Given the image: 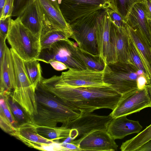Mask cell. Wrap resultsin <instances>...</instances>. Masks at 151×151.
<instances>
[{
    "label": "cell",
    "instance_id": "6da1fadb",
    "mask_svg": "<svg viewBox=\"0 0 151 151\" xmlns=\"http://www.w3.org/2000/svg\"><path fill=\"white\" fill-rule=\"evenodd\" d=\"M39 85L81 114L103 108L113 110L122 96L110 86L72 88L52 83L43 77Z\"/></svg>",
    "mask_w": 151,
    "mask_h": 151
},
{
    "label": "cell",
    "instance_id": "7a4b0ae2",
    "mask_svg": "<svg viewBox=\"0 0 151 151\" xmlns=\"http://www.w3.org/2000/svg\"><path fill=\"white\" fill-rule=\"evenodd\" d=\"M37 116L45 125L54 127L59 123L63 127L78 117L80 112L76 111L38 85L36 89Z\"/></svg>",
    "mask_w": 151,
    "mask_h": 151
},
{
    "label": "cell",
    "instance_id": "3957f363",
    "mask_svg": "<svg viewBox=\"0 0 151 151\" xmlns=\"http://www.w3.org/2000/svg\"><path fill=\"white\" fill-rule=\"evenodd\" d=\"M10 49L13 64L15 87L9 96L28 116L32 117L37 113L36 89L28 77L23 60L12 48Z\"/></svg>",
    "mask_w": 151,
    "mask_h": 151
},
{
    "label": "cell",
    "instance_id": "277c9868",
    "mask_svg": "<svg viewBox=\"0 0 151 151\" xmlns=\"http://www.w3.org/2000/svg\"><path fill=\"white\" fill-rule=\"evenodd\" d=\"M6 39L23 60L36 59L41 51L40 39L25 27L19 17L11 19Z\"/></svg>",
    "mask_w": 151,
    "mask_h": 151
},
{
    "label": "cell",
    "instance_id": "5b68a950",
    "mask_svg": "<svg viewBox=\"0 0 151 151\" xmlns=\"http://www.w3.org/2000/svg\"><path fill=\"white\" fill-rule=\"evenodd\" d=\"M143 73L133 64L118 62L106 64L103 70V81L122 95L138 89L137 80Z\"/></svg>",
    "mask_w": 151,
    "mask_h": 151
},
{
    "label": "cell",
    "instance_id": "8992f818",
    "mask_svg": "<svg viewBox=\"0 0 151 151\" xmlns=\"http://www.w3.org/2000/svg\"><path fill=\"white\" fill-rule=\"evenodd\" d=\"M76 46L69 39L59 40L49 47L41 50L36 59L47 63L51 61H60L68 69L78 70L86 69L87 66L78 54Z\"/></svg>",
    "mask_w": 151,
    "mask_h": 151
},
{
    "label": "cell",
    "instance_id": "52a82bcc",
    "mask_svg": "<svg viewBox=\"0 0 151 151\" xmlns=\"http://www.w3.org/2000/svg\"><path fill=\"white\" fill-rule=\"evenodd\" d=\"M102 9L78 19L69 25L72 31L71 38L83 50L93 55H99L96 34L97 18Z\"/></svg>",
    "mask_w": 151,
    "mask_h": 151
},
{
    "label": "cell",
    "instance_id": "ba28073f",
    "mask_svg": "<svg viewBox=\"0 0 151 151\" xmlns=\"http://www.w3.org/2000/svg\"><path fill=\"white\" fill-rule=\"evenodd\" d=\"M57 85L72 88L102 87L110 86L103 81V70L96 71L87 68L82 70L69 69L60 76L45 78Z\"/></svg>",
    "mask_w": 151,
    "mask_h": 151
},
{
    "label": "cell",
    "instance_id": "9c48e42d",
    "mask_svg": "<svg viewBox=\"0 0 151 151\" xmlns=\"http://www.w3.org/2000/svg\"><path fill=\"white\" fill-rule=\"evenodd\" d=\"M58 1L61 12L69 24L78 19L100 9H110L117 12L114 0H58Z\"/></svg>",
    "mask_w": 151,
    "mask_h": 151
},
{
    "label": "cell",
    "instance_id": "30bf717a",
    "mask_svg": "<svg viewBox=\"0 0 151 151\" xmlns=\"http://www.w3.org/2000/svg\"><path fill=\"white\" fill-rule=\"evenodd\" d=\"M113 118L110 115L102 116L91 113L81 114L78 117L63 127L70 129L72 139L82 138L96 130L107 131Z\"/></svg>",
    "mask_w": 151,
    "mask_h": 151
},
{
    "label": "cell",
    "instance_id": "8fae6325",
    "mask_svg": "<svg viewBox=\"0 0 151 151\" xmlns=\"http://www.w3.org/2000/svg\"><path fill=\"white\" fill-rule=\"evenodd\" d=\"M111 19L107 9H103L98 16L96 34L99 54L106 64L118 62L115 49L110 40Z\"/></svg>",
    "mask_w": 151,
    "mask_h": 151
},
{
    "label": "cell",
    "instance_id": "7c38bea8",
    "mask_svg": "<svg viewBox=\"0 0 151 151\" xmlns=\"http://www.w3.org/2000/svg\"><path fill=\"white\" fill-rule=\"evenodd\" d=\"M151 107V100L146 86L122 95L116 108L109 114L113 118L139 112Z\"/></svg>",
    "mask_w": 151,
    "mask_h": 151
},
{
    "label": "cell",
    "instance_id": "4fadbf2b",
    "mask_svg": "<svg viewBox=\"0 0 151 151\" xmlns=\"http://www.w3.org/2000/svg\"><path fill=\"white\" fill-rule=\"evenodd\" d=\"M107 131L98 130L70 142L80 148L82 151H114L118 145Z\"/></svg>",
    "mask_w": 151,
    "mask_h": 151
},
{
    "label": "cell",
    "instance_id": "5bb4252c",
    "mask_svg": "<svg viewBox=\"0 0 151 151\" xmlns=\"http://www.w3.org/2000/svg\"><path fill=\"white\" fill-rule=\"evenodd\" d=\"M17 17L25 27L40 39L45 20L37 0H29Z\"/></svg>",
    "mask_w": 151,
    "mask_h": 151
},
{
    "label": "cell",
    "instance_id": "9a60e30c",
    "mask_svg": "<svg viewBox=\"0 0 151 151\" xmlns=\"http://www.w3.org/2000/svg\"><path fill=\"white\" fill-rule=\"evenodd\" d=\"M37 0L44 14L46 23L71 38L72 29L61 12L58 0Z\"/></svg>",
    "mask_w": 151,
    "mask_h": 151
},
{
    "label": "cell",
    "instance_id": "2e32d148",
    "mask_svg": "<svg viewBox=\"0 0 151 151\" xmlns=\"http://www.w3.org/2000/svg\"><path fill=\"white\" fill-rule=\"evenodd\" d=\"M110 35V42L115 49L118 62L132 64L129 52V37L127 24L119 26L111 20Z\"/></svg>",
    "mask_w": 151,
    "mask_h": 151
},
{
    "label": "cell",
    "instance_id": "e0dca14e",
    "mask_svg": "<svg viewBox=\"0 0 151 151\" xmlns=\"http://www.w3.org/2000/svg\"><path fill=\"white\" fill-rule=\"evenodd\" d=\"M124 116L113 118L107 131L115 139H121L133 133H139L142 128L139 121L130 120Z\"/></svg>",
    "mask_w": 151,
    "mask_h": 151
},
{
    "label": "cell",
    "instance_id": "ac0fdd59",
    "mask_svg": "<svg viewBox=\"0 0 151 151\" xmlns=\"http://www.w3.org/2000/svg\"><path fill=\"white\" fill-rule=\"evenodd\" d=\"M0 66V96H9L15 88V80L11 52L7 46L3 61Z\"/></svg>",
    "mask_w": 151,
    "mask_h": 151
},
{
    "label": "cell",
    "instance_id": "d6986e66",
    "mask_svg": "<svg viewBox=\"0 0 151 151\" xmlns=\"http://www.w3.org/2000/svg\"><path fill=\"white\" fill-rule=\"evenodd\" d=\"M127 27L129 37L136 48L151 83V44L139 30L134 29L127 24Z\"/></svg>",
    "mask_w": 151,
    "mask_h": 151
},
{
    "label": "cell",
    "instance_id": "ffe728a7",
    "mask_svg": "<svg viewBox=\"0 0 151 151\" xmlns=\"http://www.w3.org/2000/svg\"><path fill=\"white\" fill-rule=\"evenodd\" d=\"M127 24L140 31L151 44V35L143 4L138 2L132 7L126 19Z\"/></svg>",
    "mask_w": 151,
    "mask_h": 151
},
{
    "label": "cell",
    "instance_id": "44dd1931",
    "mask_svg": "<svg viewBox=\"0 0 151 151\" xmlns=\"http://www.w3.org/2000/svg\"><path fill=\"white\" fill-rule=\"evenodd\" d=\"M14 136L26 145L31 142L50 143L55 141L40 134L37 126L31 121L20 124Z\"/></svg>",
    "mask_w": 151,
    "mask_h": 151
},
{
    "label": "cell",
    "instance_id": "7402d4cb",
    "mask_svg": "<svg viewBox=\"0 0 151 151\" xmlns=\"http://www.w3.org/2000/svg\"><path fill=\"white\" fill-rule=\"evenodd\" d=\"M69 38L64 32L45 24L40 38L41 49L48 48L59 40H67Z\"/></svg>",
    "mask_w": 151,
    "mask_h": 151
},
{
    "label": "cell",
    "instance_id": "603a6c76",
    "mask_svg": "<svg viewBox=\"0 0 151 151\" xmlns=\"http://www.w3.org/2000/svg\"><path fill=\"white\" fill-rule=\"evenodd\" d=\"M151 139V124L137 135L123 142L120 148L122 151H136Z\"/></svg>",
    "mask_w": 151,
    "mask_h": 151
},
{
    "label": "cell",
    "instance_id": "cb8c5ba5",
    "mask_svg": "<svg viewBox=\"0 0 151 151\" xmlns=\"http://www.w3.org/2000/svg\"><path fill=\"white\" fill-rule=\"evenodd\" d=\"M38 133L49 139L57 140L70 137V129L62 126L49 127L37 125Z\"/></svg>",
    "mask_w": 151,
    "mask_h": 151
},
{
    "label": "cell",
    "instance_id": "d4e9b609",
    "mask_svg": "<svg viewBox=\"0 0 151 151\" xmlns=\"http://www.w3.org/2000/svg\"><path fill=\"white\" fill-rule=\"evenodd\" d=\"M76 48L79 55L86 64L87 68L96 71L103 70L106 63L99 55L90 54L77 46Z\"/></svg>",
    "mask_w": 151,
    "mask_h": 151
},
{
    "label": "cell",
    "instance_id": "484cf974",
    "mask_svg": "<svg viewBox=\"0 0 151 151\" xmlns=\"http://www.w3.org/2000/svg\"><path fill=\"white\" fill-rule=\"evenodd\" d=\"M23 62L28 77L32 85L36 89L42 77L40 65L36 59L23 60Z\"/></svg>",
    "mask_w": 151,
    "mask_h": 151
},
{
    "label": "cell",
    "instance_id": "4316f807",
    "mask_svg": "<svg viewBox=\"0 0 151 151\" xmlns=\"http://www.w3.org/2000/svg\"><path fill=\"white\" fill-rule=\"evenodd\" d=\"M0 96L4 98L19 125L31 121L21 106L17 102L13 101L9 96Z\"/></svg>",
    "mask_w": 151,
    "mask_h": 151
},
{
    "label": "cell",
    "instance_id": "83f0119b",
    "mask_svg": "<svg viewBox=\"0 0 151 151\" xmlns=\"http://www.w3.org/2000/svg\"><path fill=\"white\" fill-rule=\"evenodd\" d=\"M129 52L132 64L134 65L139 70L142 71L144 76L147 80L148 84L151 83L150 79L148 73L133 43L130 38L129 41Z\"/></svg>",
    "mask_w": 151,
    "mask_h": 151
},
{
    "label": "cell",
    "instance_id": "f1b7e54d",
    "mask_svg": "<svg viewBox=\"0 0 151 151\" xmlns=\"http://www.w3.org/2000/svg\"><path fill=\"white\" fill-rule=\"evenodd\" d=\"M118 13L126 21L131 9L136 3L142 2V0H114Z\"/></svg>",
    "mask_w": 151,
    "mask_h": 151
},
{
    "label": "cell",
    "instance_id": "f546056e",
    "mask_svg": "<svg viewBox=\"0 0 151 151\" xmlns=\"http://www.w3.org/2000/svg\"><path fill=\"white\" fill-rule=\"evenodd\" d=\"M27 145L29 147L42 151H67L66 149L61 145V143L55 141L50 143L31 142Z\"/></svg>",
    "mask_w": 151,
    "mask_h": 151
},
{
    "label": "cell",
    "instance_id": "4dcf8cb0",
    "mask_svg": "<svg viewBox=\"0 0 151 151\" xmlns=\"http://www.w3.org/2000/svg\"><path fill=\"white\" fill-rule=\"evenodd\" d=\"M0 126L2 129L5 132L14 136L16 129L12 125L8 119L1 112H0Z\"/></svg>",
    "mask_w": 151,
    "mask_h": 151
},
{
    "label": "cell",
    "instance_id": "1f68e13d",
    "mask_svg": "<svg viewBox=\"0 0 151 151\" xmlns=\"http://www.w3.org/2000/svg\"><path fill=\"white\" fill-rule=\"evenodd\" d=\"M14 3V0H6L2 12L0 13V19L12 17Z\"/></svg>",
    "mask_w": 151,
    "mask_h": 151
},
{
    "label": "cell",
    "instance_id": "d6a6232c",
    "mask_svg": "<svg viewBox=\"0 0 151 151\" xmlns=\"http://www.w3.org/2000/svg\"><path fill=\"white\" fill-rule=\"evenodd\" d=\"M109 14L112 21L119 26H124L127 25L124 19L117 12L110 9H107Z\"/></svg>",
    "mask_w": 151,
    "mask_h": 151
},
{
    "label": "cell",
    "instance_id": "836d02e7",
    "mask_svg": "<svg viewBox=\"0 0 151 151\" xmlns=\"http://www.w3.org/2000/svg\"><path fill=\"white\" fill-rule=\"evenodd\" d=\"M11 17L0 19V36L6 39L10 21Z\"/></svg>",
    "mask_w": 151,
    "mask_h": 151
},
{
    "label": "cell",
    "instance_id": "e575fe53",
    "mask_svg": "<svg viewBox=\"0 0 151 151\" xmlns=\"http://www.w3.org/2000/svg\"><path fill=\"white\" fill-rule=\"evenodd\" d=\"M29 0H14L12 17H18Z\"/></svg>",
    "mask_w": 151,
    "mask_h": 151
},
{
    "label": "cell",
    "instance_id": "d590c367",
    "mask_svg": "<svg viewBox=\"0 0 151 151\" xmlns=\"http://www.w3.org/2000/svg\"><path fill=\"white\" fill-rule=\"evenodd\" d=\"M6 39L0 36V65L3 61L5 52L7 47L6 43Z\"/></svg>",
    "mask_w": 151,
    "mask_h": 151
},
{
    "label": "cell",
    "instance_id": "8d00e7d4",
    "mask_svg": "<svg viewBox=\"0 0 151 151\" xmlns=\"http://www.w3.org/2000/svg\"><path fill=\"white\" fill-rule=\"evenodd\" d=\"M52 68L56 70L62 71L68 68L63 63L58 61H51L49 62Z\"/></svg>",
    "mask_w": 151,
    "mask_h": 151
},
{
    "label": "cell",
    "instance_id": "74e56055",
    "mask_svg": "<svg viewBox=\"0 0 151 151\" xmlns=\"http://www.w3.org/2000/svg\"><path fill=\"white\" fill-rule=\"evenodd\" d=\"M61 145L65 148L67 151H82L81 149L76 145L70 142H63L61 143Z\"/></svg>",
    "mask_w": 151,
    "mask_h": 151
},
{
    "label": "cell",
    "instance_id": "f35d334b",
    "mask_svg": "<svg viewBox=\"0 0 151 151\" xmlns=\"http://www.w3.org/2000/svg\"><path fill=\"white\" fill-rule=\"evenodd\" d=\"M142 3L147 17L151 20V0H142Z\"/></svg>",
    "mask_w": 151,
    "mask_h": 151
},
{
    "label": "cell",
    "instance_id": "ab89813d",
    "mask_svg": "<svg viewBox=\"0 0 151 151\" xmlns=\"http://www.w3.org/2000/svg\"><path fill=\"white\" fill-rule=\"evenodd\" d=\"M147 79L144 75L140 76L137 80V86L139 89L144 88L148 84Z\"/></svg>",
    "mask_w": 151,
    "mask_h": 151
},
{
    "label": "cell",
    "instance_id": "60d3db41",
    "mask_svg": "<svg viewBox=\"0 0 151 151\" xmlns=\"http://www.w3.org/2000/svg\"><path fill=\"white\" fill-rule=\"evenodd\" d=\"M136 151H151V139L139 148Z\"/></svg>",
    "mask_w": 151,
    "mask_h": 151
},
{
    "label": "cell",
    "instance_id": "b9f144b4",
    "mask_svg": "<svg viewBox=\"0 0 151 151\" xmlns=\"http://www.w3.org/2000/svg\"><path fill=\"white\" fill-rule=\"evenodd\" d=\"M146 87L151 100V83L147 84Z\"/></svg>",
    "mask_w": 151,
    "mask_h": 151
},
{
    "label": "cell",
    "instance_id": "7bdbcfd3",
    "mask_svg": "<svg viewBox=\"0 0 151 151\" xmlns=\"http://www.w3.org/2000/svg\"><path fill=\"white\" fill-rule=\"evenodd\" d=\"M6 0H0V13L2 12Z\"/></svg>",
    "mask_w": 151,
    "mask_h": 151
},
{
    "label": "cell",
    "instance_id": "ee69618b",
    "mask_svg": "<svg viewBox=\"0 0 151 151\" xmlns=\"http://www.w3.org/2000/svg\"><path fill=\"white\" fill-rule=\"evenodd\" d=\"M148 22H149V25L150 28V32L151 35V20L150 19H148Z\"/></svg>",
    "mask_w": 151,
    "mask_h": 151
}]
</instances>
